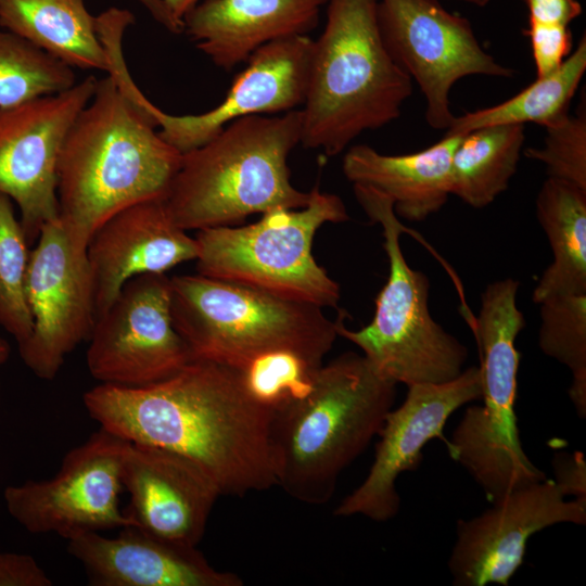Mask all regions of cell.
<instances>
[{"label": "cell", "mask_w": 586, "mask_h": 586, "mask_svg": "<svg viewBox=\"0 0 586 586\" xmlns=\"http://www.w3.org/2000/svg\"><path fill=\"white\" fill-rule=\"evenodd\" d=\"M82 402L100 428L194 462L221 496L276 485L273 411L251 394L235 368L194 359L149 385L99 383Z\"/></svg>", "instance_id": "obj_1"}, {"label": "cell", "mask_w": 586, "mask_h": 586, "mask_svg": "<svg viewBox=\"0 0 586 586\" xmlns=\"http://www.w3.org/2000/svg\"><path fill=\"white\" fill-rule=\"evenodd\" d=\"M107 75L72 124L56 166L59 219L86 252L94 231L135 203L165 199L182 154Z\"/></svg>", "instance_id": "obj_2"}, {"label": "cell", "mask_w": 586, "mask_h": 586, "mask_svg": "<svg viewBox=\"0 0 586 586\" xmlns=\"http://www.w3.org/2000/svg\"><path fill=\"white\" fill-rule=\"evenodd\" d=\"M396 386L354 352L322 364L309 390L272 415L276 485L304 504L327 502L341 473L379 435Z\"/></svg>", "instance_id": "obj_3"}, {"label": "cell", "mask_w": 586, "mask_h": 586, "mask_svg": "<svg viewBox=\"0 0 586 586\" xmlns=\"http://www.w3.org/2000/svg\"><path fill=\"white\" fill-rule=\"evenodd\" d=\"M377 5L378 0H328L301 107L304 148L337 155L364 131L397 119L411 95V78L383 41Z\"/></svg>", "instance_id": "obj_4"}, {"label": "cell", "mask_w": 586, "mask_h": 586, "mask_svg": "<svg viewBox=\"0 0 586 586\" xmlns=\"http://www.w3.org/2000/svg\"><path fill=\"white\" fill-rule=\"evenodd\" d=\"M301 138V109L231 122L182 154L165 196L171 219L186 231H199L257 213L304 207L310 192L291 183L288 166Z\"/></svg>", "instance_id": "obj_5"}, {"label": "cell", "mask_w": 586, "mask_h": 586, "mask_svg": "<svg viewBox=\"0 0 586 586\" xmlns=\"http://www.w3.org/2000/svg\"><path fill=\"white\" fill-rule=\"evenodd\" d=\"M170 313L192 360L239 370L278 351L321 366L339 336L321 307L200 273L170 278Z\"/></svg>", "instance_id": "obj_6"}, {"label": "cell", "mask_w": 586, "mask_h": 586, "mask_svg": "<svg viewBox=\"0 0 586 586\" xmlns=\"http://www.w3.org/2000/svg\"><path fill=\"white\" fill-rule=\"evenodd\" d=\"M520 282L506 278L486 285L472 323L480 353L482 405L469 406L447 442L492 504L546 476L526 456L514 410L520 353L515 340L525 326L517 305Z\"/></svg>", "instance_id": "obj_7"}, {"label": "cell", "mask_w": 586, "mask_h": 586, "mask_svg": "<svg viewBox=\"0 0 586 586\" xmlns=\"http://www.w3.org/2000/svg\"><path fill=\"white\" fill-rule=\"evenodd\" d=\"M353 190L370 220L382 228L388 276L375 298L371 322L349 330L339 317V336L358 346L372 367L396 384H437L456 379L464 370L468 349L431 316L430 282L403 254L399 237L406 228L393 201L371 187L353 184Z\"/></svg>", "instance_id": "obj_8"}, {"label": "cell", "mask_w": 586, "mask_h": 586, "mask_svg": "<svg viewBox=\"0 0 586 586\" xmlns=\"http://www.w3.org/2000/svg\"><path fill=\"white\" fill-rule=\"evenodd\" d=\"M348 219L342 199L316 187L304 207L273 209L246 226L199 230L198 273L321 308L336 307L340 285L315 260L313 241L324 224Z\"/></svg>", "instance_id": "obj_9"}, {"label": "cell", "mask_w": 586, "mask_h": 586, "mask_svg": "<svg viewBox=\"0 0 586 586\" xmlns=\"http://www.w3.org/2000/svg\"><path fill=\"white\" fill-rule=\"evenodd\" d=\"M377 13L387 50L423 94L431 128H449V94L459 79L514 75L481 46L469 20L440 0H378Z\"/></svg>", "instance_id": "obj_10"}, {"label": "cell", "mask_w": 586, "mask_h": 586, "mask_svg": "<svg viewBox=\"0 0 586 586\" xmlns=\"http://www.w3.org/2000/svg\"><path fill=\"white\" fill-rule=\"evenodd\" d=\"M128 444L100 428L67 451L52 477L8 487L4 497L10 513L30 533L58 534L66 540L131 525L119 509Z\"/></svg>", "instance_id": "obj_11"}, {"label": "cell", "mask_w": 586, "mask_h": 586, "mask_svg": "<svg viewBox=\"0 0 586 586\" xmlns=\"http://www.w3.org/2000/svg\"><path fill=\"white\" fill-rule=\"evenodd\" d=\"M88 341L87 368L101 384L149 385L192 360L173 323L170 278L165 273L127 281L111 307L95 319Z\"/></svg>", "instance_id": "obj_12"}, {"label": "cell", "mask_w": 586, "mask_h": 586, "mask_svg": "<svg viewBox=\"0 0 586 586\" xmlns=\"http://www.w3.org/2000/svg\"><path fill=\"white\" fill-rule=\"evenodd\" d=\"M29 254L25 294L34 327L18 344L25 365L52 381L66 356L89 339L95 322L87 251H77L59 217L40 230Z\"/></svg>", "instance_id": "obj_13"}, {"label": "cell", "mask_w": 586, "mask_h": 586, "mask_svg": "<svg viewBox=\"0 0 586 586\" xmlns=\"http://www.w3.org/2000/svg\"><path fill=\"white\" fill-rule=\"evenodd\" d=\"M97 81L87 76L72 88L0 109V192L21 212L28 243L59 217L56 166L63 141Z\"/></svg>", "instance_id": "obj_14"}, {"label": "cell", "mask_w": 586, "mask_h": 586, "mask_svg": "<svg viewBox=\"0 0 586 586\" xmlns=\"http://www.w3.org/2000/svg\"><path fill=\"white\" fill-rule=\"evenodd\" d=\"M313 46L307 35L262 46L247 58L224 100L202 114H168L150 102L135 82L125 92L161 127V137L183 154L206 143L235 119L301 109L308 88Z\"/></svg>", "instance_id": "obj_15"}, {"label": "cell", "mask_w": 586, "mask_h": 586, "mask_svg": "<svg viewBox=\"0 0 586 586\" xmlns=\"http://www.w3.org/2000/svg\"><path fill=\"white\" fill-rule=\"evenodd\" d=\"M586 524V500L565 499L545 477L506 494L469 520H459L448 569L456 586L508 585L532 535L549 526Z\"/></svg>", "instance_id": "obj_16"}, {"label": "cell", "mask_w": 586, "mask_h": 586, "mask_svg": "<svg viewBox=\"0 0 586 586\" xmlns=\"http://www.w3.org/2000/svg\"><path fill=\"white\" fill-rule=\"evenodd\" d=\"M407 387L402 405L385 417L366 479L340 502L335 515H362L375 522L396 517L400 509L397 477L418 468L422 448L431 440L444 438L446 422L457 409L482 396L476 366L466 368L449 382Z\"/></svg>", "instance_id": "obj_17"}, {"label": "cell", "mask_w": 586, "mask_h": 586, "mask_svg": "<svg viewBox=\"0 0 586 586\" xmlns=\"http://www.w3.org/2000/svg\"><path fill=\"white\" fill-rule=\"evenodd\" d=\"M131 525L177 544L201 542L220 492L194 462L162 448L130 443L122 466Z\"/></svg>", "instance_id": "obj_18"}, {"label": "cell", "mask_w": 586, "mask_h": 586, "mask_svg": "<svg viewBox=\"0 0 586 586\" xmlns=\"http://www.w3.org/2000/svg\"><path fill=\"white\" fill-rule=\"evenodd\" d=\"M196 256L195 239L174 222L165 199L138 202L115 213L94 231L87 246L95 319L133 277L165 273Z\"/></svg>", "instance_id": "obj_19"}, {"label": "cell", "mask_w": 586, "mask_h": 586, "mask_svg": "<svg viewBox=\"0 0 586 586\" xmlns=\"http://www.w3.org/2000/svg\"><path fill=\"white\" fill-rule=\"evenodd\" d=\"M115 537L100 532L67 540L68 553L85 569L91 586H241L234 573L215 569L196 548L153 536L137 526Z\"/></svg>", "instance_id": "obj_20"}, {"label": "cell", "mask_w": 586, "mask_h": 586, "mask_svg": "<svg viewBox=\"0 0 586 586\" xmlns=\"http://www.w3.org/2000/svg\"><path fill=\"white\" fill-rule=\"evenodd\" d=\"M328 0H202L183 33L216 66L231 69L262 46L316 28Z\"/></svg>", "instance_id": "obj_21"}, {"label": "cell", "mask_w": 586, "mask_h": 586, "mask_svg": "<svg viewBox=\"0 0 586 586\" xmlns=\"http://www.w3.org/2000/svg\"><path fill=\"white\" fill-rule=\"evenodd\" d=\"M461 137L445 132L431 146L399 155L383 154L367 144L352 145L343 156L342 170L353 184L371 187L388 196L397 216L422 221L451 195L450 165Z\"/></svg>", "instance_id": "obj_22"}, {"label": "cell", "mask_w": 586, "mask_h": 586, "mask_svg": "<svg viewBox=\"0 0 586 586\" xmlns=\"http://www.w3.org/2000/svg\"><path fill=\"white\" fill-rule=\"evenodd\" d=\"M0 26L72 68L110 69L98 18L85 0H0Z\"/></svg>", "instance_id": "obj_23"}, {"label": "cell", "mask_w": 586, "mask_h": 586, "mask_svg": "<svg viewBox=\"0 0 586 586\" xmlns=\"http://www.w3.org/2000/svg\"><path fill=\"white\" fill-rule=\"evenodd\" d=\"M536 217L552 253L533 291V302L586 294V191L548 177L535 202Z\"/></svg>", "instance_id": "obj_24"}, {"label": "cell", "mask_w": 586, "mask_h": 586, "mask_svg": "<svg viewBox=\"0 0 586 586\" xmlns=\"http://www.w3.org/2000/svg\"><path fill=\"white\" fill-rule=\"evenodd\" d=\"M524 125H496L462 135L450 165V193L474 208L509 186L525 140Z\"/></svg>", "instance_id": "obj_25"}, {"label": "cell", "mask_w": 586, "mask_h": 586, "mask_svg": "<svg viewBox=\"0 0 586 586\" xmlns=\"http://www.w3.org/2000/svg\"><path fill=\"white\" fill-rule=\"evenodd\" d=\"M586 71V37L552 73L536 77L510 99L494 106L455 116L446 133L464 135L496 125L534 123L545 128L569 113V106Z\"/></svg>", "instance_id": "obj_26"}, {"label": "cell", "mask_w": 586, "mask_h": 586, "mask_svg": "<svg viewBox=\"0 0 586 586\" xmlns=\"http://www.w3.org/2000/svg\"><path fill=\"white\" fill-rule=\"evenodd\" d=\"M76 82L74 68L0 26V109L65 91Z\"/></svg>", "instance_id": "obj_27"}, {"label": "cell", "mask_w": 586, "mask_h": 586, "mask_svg": "<svg viewBox=\"0 0 586 586\" xmlns=\"http://www.w3.org/2000/svg\"><path fill=\"white\" fill-rule=\"evenodd\" d=\"M538 346L572 374L569 397L579 418L586 417V294H563L539 304Z\"/></svg>", "instance_id": "obj_28"}, {"label": "cell", "mask_w": 586, "mask_h": 586, "mask_svg": "<svg viewBox=\"0 0 586 586\" xmlns=\"http://www.w3.org/2000/svg\"><path fill=\"white\" fill-rule=\"evenodd\" d=\"M11 201L0 192V326L21 344L34 327L25 294L30 252Z\"/></svg>", "instance_id": "obj_29"}, {"label": "cell", "mask_w": 586, "mask_h": 586, "mask_svg": "<svg viewBox=\"0 0 586 586\" xmlns=\"http://www.w3.org/2000/svg\"><path fill=\"white\" fill-rule=\"evenodd\" d=\"M319 367L292 352L278 351L238 370L251 394L275 412L309 390Z\"/></svg>", "instance_id": "obj_30"}, {"label": "cell", "mask_w": 586, "mask_h": 586, "mask_svg": "<svg viewBox=\"0 0 586 586\" xmlns=\"http://www.w3.org/2000/svg\"><path fill=\"white\" fill-rule=\"evenodd\" d=\"M527 158L540 162L548 177L566 181L586 191V110L569 113L546 127L540 148L524 150Z\"/></svg>", "instance_id": "obj_31"}, {"label": "cell", "mask_w": 586, "mask_h": 586, "mask_svg": "<svg viewBox=\"0 0 586 586\" xmlns=\"http://www.w3.org/2000/svg\"><path fill=\"white\" fill-rule=\"evenodd\" d=\"M524 34L530 39L536 77L556 71L572 52L569 25L528 21Z\"/></svg>", "instance_id": "obj_32"}, {"label": "cell", "mask_w": 586, "mask_h": 586, "mask_svg": "<svg viewBox=\"0 0 586 586\" xmlns=\"http://www.w3.org/2000/svg\"><path fill=\"white\" fill-rule=\"evenodd\" d=\"M552 468V480L565 497L586 500V460L582 451L556 453Z\"/></svg>", "instance_id": "obj_33"}, {"label": "cell", "mask_w": 586, "mask_h": 586, "mask_svg": "<svg viewBox=\"0 0 586 586\" xmlns=\"http://www.w3.org/2000/svg\"><path fill=\"white\" fill-rule=\"evenodd\" d=\"M0 585L52 586V578L30 556L0 555Z\"/></svg>", "instance_id": "obj_34"}, {"label": "cell", "mask_w": 586, "mask_h": 586, "mask_svg": "<svg viewBox=\"0 0 586 586\" xmlns=\"http://www.w3.org/2000/svg\"><path fill=\"white\" fill-rule=\"evenodd\" d=\"M523 1L528 11V21L569 25L582 14V5L577 0Z\"/></svg>", "instance_id": "obj_35"}, {"label": "cell", "mask_w": 586, "mask_h": 586, "mask_svg": "<svg viewBox=\"0 0 586 586\" xmlns=\"http://www.w3.org/2000/svg\"><path fill=\"white\" fill-rule=\"evenodd\" d=\"M152 17L174 34L183 33V25L177 22L168 12L162 0H137Z\"/></svg>", "instance_id": "obj_36"}, {"label": "cell", "mask_w": 586, "mask_h": 586, "mask_svg": "<svg viewBox=\"0 0 586 586\" xmlns=\"http://www.w3.org/2000/svg\"><path fill=\"white\" fill-rule=\"evenodd\" d=\"M170 15L183 25V17L202 0H162Z\"/></svg>", "instance_id": "obj_37"}, {"label": "cell", "mask_w": 586, "mask_h": 586, "mask_svg": "<svg viewBox=\"0 0 586 586\" xmlns=\"http://www.w3.org/2000/svg\"><path fill=\"white\" fill-rule=\"evenodd\" d=\"M10 354L9 343L0 337V366L5 362Z\"/></svg>", "instance_id": "obj_38"}, {"label": "cell", "mask_w": 586, "mask_h": 586, "mask_svg": "<svg viewBox=\"0 0 586 586\" xmlns=\"http://www.w3.org/2000/svg\"><path fill=\"white\" fill-rule=\"evenodd\" d=\"M458 1H462V2L472 4L475 7H485L489 3L491 0H458Z\"/></svg>", "instance_id": "obj_39"}]
</instances>
